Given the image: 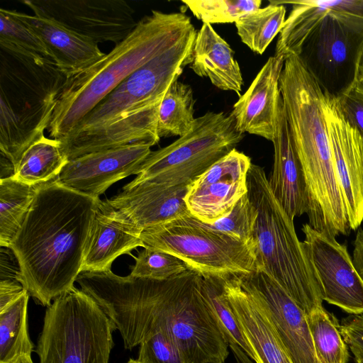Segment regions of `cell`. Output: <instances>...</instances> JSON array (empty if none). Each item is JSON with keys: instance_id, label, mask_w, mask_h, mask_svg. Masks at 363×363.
Returning a JSON list of instances; mask_svg holds the SVG:
<instances>
[{"instance_id": "1", "label": "cell", "mask_w": 363, "mask_h": 363, "mask_svg": "<svg viewBox=\"0 0 363 363\" xmlns=\"http://www.w3.org/2000/svg\"><path fill=\"white\" fill-rule=\"evenodd\" d=\"M202 277L191 269L164 280L108 270L81 272L76 281L114 323L125 349L164 333L186 363H224L229 345L203 296Z\"/></svg>"}, {"instance_id": "2", "label": "cell", "mask_w": 363, "mask_h": 363, "mask_svg": "<svg viewBox=\"0 0 363 363\" xmlns=\"http://www.w3.org/2000/svg\"><path fill=\"white\" fill-rule=\"evenodd\" d=\"M101 200L71 190L57 179L38 185L27 216L10 245L30 296L49 306L73 290Z\"/></svg>"}, {"instance_id": "3", "label": "cell", "mask_w": 363, "mask_h": 363, "mask_svg": "<svg viewBox=\"0 0 363 363\" xmlns=\"http://www.w3.org/2000/svg\"><path fill=\"white\" fill-rule=\"evenodd\" d=\"M194 30L190 17L183 12L152 10L110 52L66 78L48 128L50 136L67 137L125 78Z\"/></svg>"}, {"instance_id": "4", "label": "cell", "mask_w": 363, "mask_h": 363, "mask_svg": "<svg viewBox=\"0 0 363 363\" xmlns=\"http://www.w3.org/2000/svg\"><path fill=\"white\" fill-rule=\"evenodd\" d=\"M247 194L255 209L252 241L257 269L276 281L308 315L323 306L322 291L303 242L273 195L264 169L251 164Z\"/></svg>"}, {"instance_id": "5", "label": "cell", "mask_w": 363, "mask_h": 363, "mask_svg": "<svg viewBox=\"0 0 363 363\" xmlns=\"http://www.w3.org/2000/svg\"><path fill=\"white\" fill-rule=\"evenodd\" d=\"M1 50L0 150L16 170L24 152L48 129L67 77L50 58Z\"/></svg>"}, {"instance_id": "6", "label": "cell", "mask_w": 363, "mask_h": 363, "mask_svg": "<svg viewBox=\"0 0 363 363\" xmlns=\"http://www.w3.org/2000/svg\"><path fill=\"white\" fill-rule=\"evenodd\" d=\"M116 327L76 287L47 307L35 352L39 363H108Z\"/></svg>"}, {"instance_id": "7", "label": "cell", "mask_w": 363, "mask_h": 363, "mask_svg": "<svg viewBox=\"0 0 363 363\" xmlns=\"http://www.w3.org/2000/svg\"><path fill=\"white\" fill-rule=\"evenodd\" d=\"M244 134L230 115L208 111L170 145L152 151L136 177L125 186L143 182L167 186L191 184L211 166L235 149Z\"/></svg>"}, {"instance_id": "8", "label": "cell", "mask_w": 363, "mask_h": 363, "mask_svg": "<svg viewBox=\"0 0 363 363\" xmlns=\"http://www.w3.org/2000/svg\"><path fill=\"white\" fill-rule=\"evenodd\" d=\"M140 238L145 247L174 255L202 275L246 274L257 269L252 245L211 229L191 213L146 228Z\"/></svg>"}, {"instance_id": "9", "label": "cell", "mask_w": 363, "mask_h": 363, "mask_svg": "<svg viewBox=\"0 0 363 363\" xmlns=\"http://www.w3.org/2000/svg\"><path fill=\"white\" fill-rule=\"evenodd\" d=\"M197 32H190L133 72L65 138L104 129L161 102L171 84L191 63Z\"/></svg>"}, {"instance_id": "10", "label": "cell", "mask_w": 363, "mask_h": 363, "mask_svg": "<svg viewBox=\"0 0 363 363\" xmlns=\"http://www.w3.org/2000/svg\"><path fill=\"white\" fill-rule=\"evenodd\" d=\"M323 9L325 15L306 37L297 56L323 92L338 98L357 82L363 20Z\"/></svg>"}, {"instance_id": "11", "label": "cell", "mask_w": 363, "mask_h": 363, "mask_svg": "<svg viewBox=\"0 0 363 363\" xmlns=\"http://www.w3.org/2000/svg\"><path fill=\"white\" fill-rule=\"evenodd\" d=\"M241 287L266 316L292 363H319L307 314L281 286L256 269L236 274Z\"/></svg>"}, {"instance_id": "12", "label": "cell", "mask_w": 363, "mask_h": 363, "mask_svg": "<svg viewBox=\"0 0 363 363\" xmlns=\"http://www.w3.org/2000/svg\"><path fill=\"white\" fill-rule=\"evenodd\" d=\"M34 14L52 18L96 43L116 45L136 27L134 10L123 0L23 1Z\"/></svg>"}, {"instance_id": "13", "label": "cell", "mask_w": 363, "mask_h": 363, "mask_svg": "<svg viewBox=\"0 0 363 363\" xmlns=\"http://www.w3.org/2000/svg\"><path fill=\"white\" fill-rule=\"evenodd\" d=\"M308 255L320 285L323 300L352 315L363 313V279L347 247L336 238L302 226Z\"/></svg>"}, {"instance_id": "14", "label": "cell", "mask_w": 363, "mask_h": 363, "mask_svg": "<svg viewBox=\"0 0 363 363\" xmlns=\"http://www.w3.org/2000/svg\"><path fill=\"white\" fill-rule=\"evenodd\" d=\"M252 162L233 150L211 166L190 186L185 201L189 213L205 223L227 215L247 194V173Z\"/></svg>"}, {"instance_id": "15", "label": "cell", "mask_w": 363, "mask_h": 363, "mask_svg": "<svg viewBox=\"0 0 363 363\" xmlns=\"http://www.w3.org/2000/svg\"><path fill=\"white\" fill-rule=\"evenodd\" d=\"M150 147L133 143L76 157L68 161L57 181L71 190L99 199L116 182L137 174L152 152Z\"/></svg>"}, {"instance_id": "16", "label": "cell", "mask_w": 363, "mask_h": 363, "mask_svg": "<svg viewBox=\"0 0 363 363\" xmlns=\"http://www.w3.org/2000/svg\"><path fill=\"white\" fill-rule=\"evenodd\" d=\"M191 184L167 186L143 182L124 186L121 192L101 201L100 206L142 233L189 214L185 198Z\"/></svg>"}, {"instance_id": "17", "label": "cell", "mask_w": 363, "mask_h": 363, "mask_svg": "<svg viewBox=\"0 0 363 363\" xmlns=\"http://www.w3.org/2000/svg\"><path fill=\"white\" fill-rule=\"evenodd\" d=\"M325 114L336 174L344 196L350 225L363 220V133L342 116L335 99L326 95Z\"/></svg>"}, {"instance_id": "18", "label": "cell", "mask_w": 363, "mask_h": 363, "mask_svg": "<svg viewBox=\"0 0 363 363\" xmlns=\"http://www.w3.org/2000/svg\"><path fill=\"white\" fill-rule=\"evenodd\" d=\"M272 142L274 146V164L268 182L278 203L289 217L294 220L295 217L307 213L308 194L281 96L278 102Z\"/></svg>"}, {"instance_id": "19", "label": "cell", "mask_w": 363, "mask_h": 363, "mask_svg": "<svg viewBox=\"0 0 363 363\" xmlns=\"http://www.w3.org/2000/svg\"><path fill=\"white\" fill-rule=\"evenodd\" d=\"M284 57H270L239 97L230 114L240 133L256 135L272 141L278 102L279 79Z\"/></svg>"}, {"instance_id": "20", "label": "cell", "mask_w": 363, "mask_h": 363, "mask_svg": "<svg viewBox=\"0 0 363 363\" xmlns=\"http://www.w3.org/2000/svg\"><path fill=\"white\" fill-rule=\"evenodd\" d=\"M9 11L38 35L50 59L67 78L82 72L105 55L96 43L52 18L13 10Z\"/></svg>"}, {"instance_id": "21", "label": "cell", "mask_w": 363, "mask_h": 363, "mask_svg": "<svg viewBox=\"0 0 363 363\" xmlns=\"http://www.w3.org/2000/svg\"><path fill=\"white\" fill-rule=\"evenodd\" d=\"M223 277L230 305L256 354L257 363H292L266 316L241 287L236 274Z\"/></svg>"}, {"instance_id": "22", "label": "cell", "mask_w": 363, "mask_h": 363, "mask_svg": "<svg viewBox=\"0 0 363 363\" xmlns=\"http://www.w3.org/2000/svg\"><path fill=\"white\" fill-rule=\"evenodd\" d=\"M140 235L99 206L85 247L82 272L111 270L118 257L137 247H145Z\"/></svg>"}, {"instance_id": "23", "label": "cell", "mask_w": 363, "mask_h": 363, "mask_svg": "<svg viewBox=\"0 0 363 363\" xmlns=\"http://www.w3.org/2000/svg\"><path fill=\"white\" fill-rule=\"evenodd\" d=\"M234 55L212 25L203 23L196 34L190 68L198 76L208 78L217 88L234 91L240 97L244 82Z\"/></svg>"}, {"instance_id": "24", "label": "cell", "mask_w": 363, "mask_h": 363, "mask_svg": "<svg viewBox=\"0 0 363 363\" xmlns=\"http://www.w3.org/2000/svg\"><path fill=\"white\" fill-rule=\"evenodd\" d=\"M68 161L61 142L43 135L24 152L13 177L32 186L46 183L57 179Z\"/></svg>"}, {"instance_id": "25", "label": "cell", "mask_w": 363, "mask_h": 363, "mask_svg": "<svg viewBox=\"0 0 363 363\" xmlns=\"http://www.w3.org/2000/svg\"><path fill=\"white\" fill-rule=\"evenodd\" d=\"M27 290L0 311V363H11L23 355L31 356L34 345L28 328Z\"/></svg>"}, {"instance_id": "26", "label": "cell", "mask_w": 363, "mask_h": 363, "mask_svg": "<svg viewBox=\"0 0 363 363\" xmlns=\"http://www.w3.org/2000/svg\"><path fill=\"white\" fill-rule=\"evenodd\" d=\"M37 187L13 177L0 179L1 247H10L32 205Z\"/></svg>"}, {"instance_id": "27", "label": "cell", "mask_w": 363, "mask_h": 363, "mask_svg": "<svg viewBox=\"0 0 363 363\" xmlns=\"http://www.w3.org/2000/svg\"><path fill=\"white\" fill-rule=\"evenodd\" d=\"M193 90L189 84L174 81L164 95L159 107L157 134L160 138L182 136L194 121Z\"/></svg>"}, {"instance_id": "28", "label": "cell", "mask_w": 363, "mask_h": 363, "mask_svg": "<svg viewBox=\"0 0 363 363\" xmlns=\"http://www.w3.org/2000/svg\"><path fill=\"white\" fill-rule=\"evenodd\" d=\"M286 21V7L279 1H270L259 9L241 16L235 24L241 41L252 51L262 55Z\"/></svg>"}, {"instance_id": "29", "label": "cell", "mask_w": 363, "mask_h": 363, "mask_svg": "<svg viewBox=\"0 0 363 363\" xmlns=\"http://www.w3.org/2000/svg\"><path fill=\"white\" fill-rule=\"evenodd\" d=\"M203 296L213 312L218 328L228 345H238L256 363V354L236 318L225 289L223 276L202 275Z\"/></svg>"}, {"instance_id": "30", "label": "cell", "mask_w": 363, "mask_h": 363, "mask_svg": "<svg viewBox=\"0 0 363 363\" xmlns=\"http://www.w3.org/2000/svg\"><path fill=\"white\" fill-rule=\"evenodd\" d=\"M307 320L319 363H347V345L336 318L322 306L308 313Z\"/></svg>"}, {"instance_id": "31", "label": "cell", "mask_w": 363, "mask_h": 363, "mask_svg": "<svg viewBox=\"0 0 363 363\" xmlns=\"http://www.w3.org/2000/svg\"><path fill=\"white\" fill-rule=\"evenodd\" d=\"M0 46L31 58H50L42 40L30 28L0 9Z\"/></svg>"}, {"instance_id": "32", "label": "cell", "mask_w": 363, "mask_h": 363, "mask_svg": "<svg viewBox=\"0 0 363 363\" xmlns=\"http://www.w3.org/2000/svg\"><path fill=\"white\" fill-rule=\"evenodd\" d=\"M198 19L208 24L235 23L260 9L261 0H182Z\"/></svg>"}, {"instance_id": "33", "label": "cell", "mask_w": 363, "mask_h": 363, "mask_svg": "<svg viewBox=\"0 0 363 363\" xmlns=\"http://www.w3.org/2000/svg\"><path fill=\"white\" fill-rule=\"evenodd\" d=\"M189 269L186 264L169 252L145 247L135 258L130 275L157 280L178 276Z\"/></svg>"}, {"instance_id": "34", "label": "cell", "mask_w": 363, "mask_h": 363, "mask_svg": "<svg viewBox=\"0 0 363 363\" xmlns=\"http://www.w3.org/2000/svg\"><path fill=\"white\" fill-rule=\"evenodd\" d=\"M256 211L248 194L244 195L225 216L212 223H205L211 229L252 245V234ZM253 247V246H252Z\"/></svg>"}, {"instance_id": "35", "label": "cell", "mask_w": 363, "mask_h": 363, "mask_svg": "<svg viewBox=\"0 0 363 363\" xmlns=\"http://www.w3.org/2000/svg\"><path fill=\"white\" fill-rule=\"evenodd\" d=\"M139 346V363H186L177 342L164 333L155 334Z\"/></svg>"}, {"instance_id": "36", "label": "cell", "mask_w": 363, "mask_h": 363, "mask_svg": "<svg viewBox=\"0 0 363 363\" xmlns=\"http://www.w3.org/2000/svg\"><path fill=\"white\" fill-rule=\"evenodd\" d=\"M334 99L345 119L363 133V84L357 81L346 93Z\"/></svg>"}, {"instance_id": "37", "label": "cell", "mask_w": 363, "mask_h": 363, "mask_svg": "<svg viewBox=\"0 0 363 363\" xmlns=\"http://www.w3.org/2000/svg\"><path fill=\"white\" fill-rule=\"evenodd\" d=\"M341 323V334L354 359H363V315H351Z\"/></svg>"}, {"instance_id": "38", "label": "cell", "mask_w": 363, "mask_h": 363, "mask_svg": "<svg viewBox=\"0 0 363 363\" xmlns=\"http://www.w3.org/2000/svg\"><path fill=\"white\" fill-rule=\"evenodd\" d=\"M325 9L363 20V0H317Z\"/></svg>"}, {"instance_id": "39", "label": "cell", "mask_w": 363, "mask_h": 363, "mask_svg": "<svg viewBox=\"0 0 363 363\" xmlns=\"http://www.w3.org/2000/svg\"><path fill=\"white\" fill-rule=\"evenodd\" d=\"M26 289L17 280H0V311L19 298Z\"/></svg>"}, {"instance_id": "40", "label": "cell", "mask_w": 363, "mask_h": 363, "mask_svg": "<svg viewBox=\"0 0 363 363\" xmlns=\"http://www.w3.org/2000/svg\"><path fill=\"white\" fill-rule=\"evenodd\" d=\"M354 264L363 279V230L358 229L354 240L352 254Z\"/></svg>"}, {"instance_id": "41", "label": "cell", "mask_w": 363, "mask_h": 363, "mask_svg": "<svg viewBox=\"0 0 363 363\" xmlns=\"http://www.w3.org/2000/svg\"><path fill=\"white\" fill-rule=\"evenodd\" d=\"M0 169V179L13 177L15 172L13 164L2 154H1Z\"/></svg>"}, {"instance_id": "42", "label": "cell", "mask_w": 363, "mask_h": 363, "mask_svg": "<svg viewBox=\"0 0 363 363\" xmlns=\"http://www.w3.org/2000/svg\"><path fill=\"white\" fill-rule=\"evenodd\" d=\"M237 363H253L250 357L243 351H238L234 356Z\"/></svg>"}, {"instance_id": "43", "label": "cell", "mask_w": 363, "mask_h": 363, "mask_svg": "<svg viewBox=\"0 0 363 363\" xmlns=\"http://www.w3.org/2000/svg\"><path fill=\"white\" fill-rule=\"evenodd\" d=\"M357 81L363 84V53L362 55L359 65Z\"/></svg>"}, {"instance_id": "44", "label": "cell", "mask_w": 363, "mask_h": 363, "mask_svg": "<svg viewBox=\"0 0 363 363\" xmlns=\"http://www.w3.org/2000/svg\"><path fill=\"white\" fill-rule=\"evenodd\" d=\"M11 363H33L31 356L23 355L16 359Z\"/></svg>"}, {"instance_id": "45", "label": "cell", "mask_w": 363, "mask_h": 363, "mask_svg": "<svg viewBox=\"0 0 363 363\" xmlns=\"http://www.w3.org/2000/svg\"><path fill=\"white\" fill-rule=\"evenodd\" d=\"M125 363H139L137 359H129V360L128 362H126Z\"/></svg>"}, {"instance_id": "46", "label": "cell", "mask_w": 363, "mask_h": 363, "mask_svg": "<svg viewBox=\"0 0 363 363\" xmlns=\"http://www.w3.org/2000/svg\"><path fill=\"white\" fill-rule=\"evenodd\" d=\"M356 363H363V359H355Z\"/></svg>"}, {"instance_id": "47", "label": "cell", "mask_w": 363, "mask_h": 363, "mask_svg": "<svg viewBox=\"0 0 363 363\" xmlns=\"http://www.w3.org/2000/svg\"><path fill=\"white\" fill-rule=\"evenodd\" d=\"M207 363H218V362H207Z\"/></svg>"}]
</instances>
